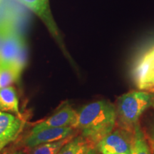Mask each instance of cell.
<instances>
[{
  "label": "cell",
  "mask_w": 154,
  "mask_h": 154,
  "mask_svg": "<svg viewBox=\"0 0 154 154\" xmlns=\"http://www.w3.org/2000/svg\"><path fill=\"white\" fill-rule=\"evenodd\" d=\"M115 106L107 100H100L83 106L77 111L72 128L79 130L91 146L112 131L116 124Z\"/></svg>",
  "instance_id": "1"
},
{
  "label": "cell",
  "mask_w": 154,
  "mask_h": 154,
  "mask_svg": "<svg viewBox=\"0 0 154 154\" xmlns=\"http://www.w3.org/2000/svg\"><path fill=\"white\" fill-rule=\"evenodd\" d=\"M154 103V94L146 91H133L119 96L117 101V121L121 128L133 132L138 119Z\"/></svg>",
  "instance_id": "2"
},
{
  "label": "cell",
  "mask_w": 154,
  "mask_h": 154,
  "mask_svg": "<svg viewBox=\"0 0 154 154\" xmlns=\"http://www.w3.org/2000/svg\"><path fill=\"white\" fill-rule=\"evenodd\" d=\"M26 59L24 38L10 26L0 47V66L11 67L21 74L26 64Z\"/></svg>",
  "instance_id": "3"
},
{
  "label": "cell",
  "mask_w": 154,
  "mask_h": 154,
  "mask_svg": "<svg viewBox=\"0 0 154 154\" xmlns=\"http://www.w3.org/2000/svg\"><path fill=\"white\" fill-rule=\"evenodd\" d=\"M133 132L119 128L113 130L96 144L100 154H131Z\"/></svg>",
  "instance_id": "4"
},
{
  "label": "cell",
  "mask_w": 154,
  "mask_h": 154,
  "mask_svg": "<svg viewBox=\"0 0 154 154\" xmlns=\"http://www.w3.org/2000/svg\"><path fill=\"white\" fill-rule=\"evenodd\" d=\"M133 77L137 87L143 91L154 81V47L138 59L133 71Z\"/></svg>",
  "instance_id": "5"
},
{
  "label": "cell",
  "mask_w": 154,
  "mask_h": 154,
  "mask_svg": "<svg viewBox=\"0 0 154 154\" xmlns=\"http://www.w3.org/2000/svg\"><path fill=\"white\" fill-rule=\"evenodd\" d=\"M74 128L72 126L61 128H49L30 133L25 138L24 144L29 148H34L43 143H51L73 136Z\"/></svg>",
  "instance_id": "6"
},
{
  "label": "cell",
  "mask_w": 154,
  "mask_h": 154,
  "mask_svg": "<svg viewBox=\"0 0 154 154\" xmlns=\"http://www.w3.org/2000/svg\"><path fill=\"white\" fill-rule=\"evenodd\" d=\"M76 115L77 111L70 105H64L54 114L35 125L30 133L36 132L45 128L72 126L76 120Z\"/></svg>",
  "instance_id": "7"
},
{
  "label": "cell",
  "mask_w": 154,
  "mask_h": 154,
  "mask_svg": "<svg viewBox=\"0 0 154 154\" xmlns=\"http://www.w3.org/2000/svg\"><path fill=\"white\" fill-rule=\"evenodd\" d=\"M18 1L31 11H33L34 14H36L43 21L52 36L57 38V42L63 47L57 26L50 10L49 0H18Z\"/></svg>",
  "instance_id": "8"
},
{
  "label": "cell",
  "mask_w": 154,
  "mask_h": 154,
  "mask_svg": "<svg viewBox=\"0 0 154 154\" xmlns=\"http://www.w3.org/2000/svg\"><path fill=\"white\" fill-rule=\"evenodd\" d=\"M23 119L12 113L0 111V142L9 143L17 138L23 128Z\"/></svg>",
  "instance_id": "9"
},
{
  "label": "cell",
  "mask_w": 154,
  "mask_h": 154,
  "mask_svg": "<svg viewBox=\"0 0 154 154\" xmlns=\"http://www.w3.org/2000/svg\"><path fill=\"white\" fill-rule=\"evenodd\" d=\"M0 111L14 113L22 119L19 110V98L14 86H7L0 89Z\"/></svg>",
  "instance_id": "10"
},
{
  "label": "cell",
  "mask_w": 154,
  "mask_h": 154,
  "mask_svg": "<svg viewBox=\"0 0 154 154\" xmlns=\"http://www.w3.org/2000/svg\"><path fill=\"white\" fill-rule=\"evenodd\" d=\"M131 154H151L145 133L138 124L133 131Z\"/></svg>",
  "instance_id": "11"
},
{
  "label": "cell",
  "mask_w": 154,
  "mask_h": 154,
  "mask_svg": "<svg viewBox=\"0 0 154 154\" xmlns=\"http://www.w3.org/2000/svg\"><path fill=\"white\" fill-rule=\"evenodd\" d=\"M91 145L82 136L73 138L57 154H85Z\"/></svg>",
  "instance_id": "12"
},
{
  "label": "cell",
  "mask_w": 154,
  "mask_h": 154,
  "mask_svg": "<svg viewBox=\"0 0 154 154\" xmlns=\"http://www.w3.org/2000/svg\"><path fill=\"white\" fill-rule=\"evenodd\" d=\"M74 136H69L63 139L51 143H43L32 148L31 154H57L65 144L71 140Z\"/></svg>",
  "instance_id": "13"
},
{
  "label": "cell",
  "mask_w": 154,
  "mask_h": 154,
  "mask_svg": "<svg viewBox=\"0 0 154 154\" xmlns=\"http://www.w3.org/2000/svg\"><path fill=\"white\" fill-rule=\"evenodd\" d=\"M20 75L11 67L0 66V89L11 86L17 82Z\"/></svg>",
  "instance_id": "14"
},
{
  "label": "cell",
  "mask_w": 154,
  "mask_h": 154,
  "mask_svg": "<svg viewBox=\"0 0 154 154\" xmlns=\"http://www.w3.org/2000/svg\"><path fill=\"white\" fill-rule=\"evenodd\" d=\"M146 136L147 138L148 143H149L151 153V154H154V125L149 128Z\"/></svg>",
  "instance_id": "15"
},
{
  "label": "cell",
  "mask_w": 154,
  "mask_h": 154,
  "mask_svg": "<svg viewBox=\"0 0 154 154\" xmlns=\"http://www.w3.org/2000/svg\"><path fill=\"white\" fill-rule=\"evenodd\" d=\"M9 27H10V25L7 24V23H0V47H1L4 37H5V34Z\"/></svg>",
  "instance_id": "16"
},
{
  "label": "cell",
  "mask_w": 154,
  "mask_h": 154,
  "mask_svg": "<svg viewBox=\"0 0 154 154\" xmlns=\"http://www.w3.org/2000/svg\"><path fill=\"white\" fill-rule=\"evenodd\" d=\"M85 154H100L99 152L97 151V149H96L95 146H91L86 151V153Z\"/></svg>",
  "instance_id": "17"
},
{
  "label": "cell",
  "mask_w": 154,
  "mask_h": 154,
  "mask_svg": "<svg viewBox=\"0 0 154 154\" xmlns=\"http://www.w3.org/2000/svg\"><path fill=\"white\" fill-rule=\"evenodd\" d=\"M143 91H149L154 94V81L153 82H151V84H149L148 86H146V88L143 89Z\"/></svg>",
  "instance_id": "18"
},
{
  "label": "cell",
  "mask_w": 154,
  "mask_h": 154,
  "mask_svg": "<svg viewBox=\"0 0 154 154\" xmlns=\"http://www.w3.org/2000/svg\"><path fill=\"white\" fill-rule=\"evenodd\" d=\"M7 145V143H3V142H0V154H1V152H2V149Z\"/></svg>",
  "instance_id": "19"
},
{
  "label": "cell",
  "mask_w": 154,
  "mask_h": 154,
  "mask_svg": "<svg viewBox=\"0 0 154 154\" xmlns=\"http://www.w3.org/2000/svg\"><path fill=\"white\" fill-rule=\"evenodd\" d=\"M9 154H24V153H22V152H14V153H11Z\"/></svg>",
  "instance_id": "20"
},
{
  "label": "cell",
  "mask_w": 154,
  "mask_h": 154,
  "mask_svg": "<svg viewBox=\"0 0 154 154\" xmlns=\"http://www.w3.org/2000/svg\"><path fill=\"white\" fill-rule=\"evenodd\" d=\"M153 107H154V103H153Z\"/></svg>",
  "instance_id": "21"
}]
</instances>
